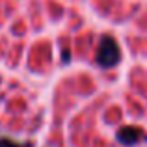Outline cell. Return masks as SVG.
Returning <instances> with one entry per match:
<instances>
[{
	"mask_svg": "<svg viewBox=\"0 0 147 147\" xmlns=\"http://www.w3.org/2000/svg\"><path fill=\"white\" fill-rule=\"evenodd\" d=\"M119 58H121V50H119L117 41L112 36H102L100 37V43H99V49H97V56H95L97 63L100 67L108 69V67L117 65Z\"/></svg>",
	"mask_w": 147,
	"mask_h": 147,
	"instance_id": "1",
	"label": "cell"
},
{
	"mask_svg": "<svg viewBox=\"0 0 147 147\" xmlns=\"http://www.w3.org/2000/svg\"><path fill=\"white\" fill-rule=\"evenodd\" d=\"M117 140L123 145H136L145 140V132L140 127H121L117 130Z\"/></svg>",
	"mask_w": 147,
	"mask_h": 147,
	"instance_id": "2",
	"label": "cell"
},
{
	"mask_svg": "<svg viewBox=\"0 0 147 147\" xmlns=\"http://www.w3.org/2000/svg\"><path fill=\"white\" fill-rule=\"evenodd\" d=\"M0 147H34L32 142H26V144H17V142L9 140V138H0Z\"/></svg>",
	"mask_w": 147,
	"mask_h": 147,
	"instance_id": "3",
	"label": "cell"
},
{
	"mask_svg": "<svg viewBox=\"0 0 147 147\" xmlns=\"http://www.w3.org/2000/svg\"><path fill=\"white\" fill-rule=\"evenodd\" d=\"M63 61H65V63H67V61H69V50H67V49L63 50Z\"/></svg>",
	"mask_w": 147,
	"mask_h": 147,
	"instance_id": "4",
	"label": "cell"
}]
</instances>
